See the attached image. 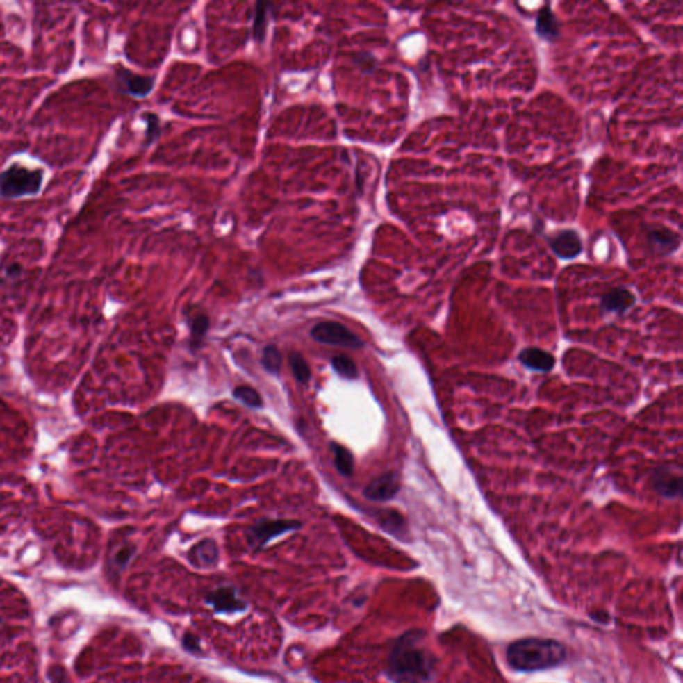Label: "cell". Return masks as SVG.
Wrapping results in <instances>:
<instances>
[{
    "instance_id": "cell-1",
    "label": "cell",
    "mask_w": 683,
    "mask_h": 683,
    "mask_svg": "<svg viewBox=\"0 0 683 683\" xmlns=\"http://www.w3.org/2000/svg\"><path fill=\"white\" fill-rule=\"evenodd\" d=\"M434 659L422 643V634H403L388 657L387 674L397 683H426L433 673Z\"/></svg>"
},
{
    "instance_id": "cell-26",
    "label": "cell",
    "mask_w": 683,
    "mask_h": 683,
    "mask_svg": "<svg viewBox=\"0 0 683 683\" xmlns=\"http://www.w3.org/2000/svg\"><path fill=\"white\" fill-rule=\"evenodd\" d=\"M133 554V546H130V545L123 546L120 550L117 551V555H115V563H117V566L120 567V568H123V567L126 566V565L130 562V559H131Z\"/></svg>"
},
{
    "instance_id": "cell-19",
    "label": "cell",
    "mask_w": 683,
    "mask_h": 683,
    "mask_svg": "<svg viewBox=\"0 0 683 683\" xmlns=\"http://www.w3.org/2000/svg\"><path fill=\"white\" fill-rule=\"evenodd\" d=\"M288 363L295 379L302 384H308L311 378V370L303 355H300L299 352H290Z\"/></svg>"
},
{
    "instance_id": "cell-8",
    "label": "cell",
    "mask_w": 683,
    "mask_h": 683,
    "mask_svg": "<svg viewBox=\"0 0 683 683\" xmlns=\"http://www.w3.org/2000/svg\"><path fill=\"white\" fill-rule=\"evenodd\" d=\"M207 604H210L217 613H239L246 609V603L239 598L236 590L231 586H222L211 591L207 597Z\"/></svg>"
},
{
    "instance_id": "cell-23",
    "label": "cell",
    "mask_w": 683,
    "mask_h": 683,
    "mask_svg": "<svg viewBox=\"0 0 683 683\" xmlns=\"http://www.w3.org/2000/svg\"><path fill=\"white\" fill-rule=\"evenodd\" d=\"M143 119L146 122V133H145V145L146 146H150L151 143H154L162 133V127H161V119L154 114V113H145L143 114Z\"/></svg>"
},
{
    "instance_id": "cell-9",
    "label": "cell",
    "mask_w": 683,
    "mask_h": 683,
    "mask_svg": "<svg viewBox=\"0 0 683 683\" xmlns=\"http://www.w3.org/2000/svg\"><path fill=\"white\" fill-rule=\"evenodd\" d=\"M654 490L665 498H678L682 493V477L671 467H658L651 478Z\"/></svg>"
},
{
    "instance_id": "cell-13",
    "label": "cell",
    "mask_w": 683,
    "mask_h": 683,
    "mask_svg": "<svg viewBox=\"0 0 683 683\" xmlns=\"http://www.w3.org/2000/svg\"><path fill=\"white\" fill-rule=\"evenodd\" d=\"M190 561L198 567L214 566L219 558L217 543L213 539H204L190 551Z\"/></svg>"
},
{
    "instance_id": "cell-22",
    "label": "cell",
    "mask_w": 683,
    "mask_h": 683,
    "mask_svg": "<svg viewBox=\"0 0 683 683\" xmlns=\"http://www.w3.org/2000/svg\"><path fill=\"white\" fill-rule=\"evenodd\" d=\"M262 365L265 367L267 372L270 374H279L281 367H282V354L278 350L277 346L268 345L262 351Z\"/></svg>"
},
{
    "instance_id": "cell-12",
    "label": "cell",
    "mask_w": 683,
    "mask_h": 683,
    "mask_svg": "<svg viewBox=\"0 0 683 683\" xmlns=\"http://www.w3.org/2000/svg\"><path fill=\"white\" fill-rule=\"evenodd\" d=\"M648 240L652 250L664 255L674 252L680 246L678 235L665 227L651 229L650 233H648Z\"/></svg>"
},
{
    "instance_id": "cell-24",
    "label": "cell",
    "mask_w": 683,
    "mask_h": 683,
    "mask_svg": "<svg viewBox=\"0 0 683 683\" xmlns=\"http://www.w3.org/2000/svg\"><path fill=\"white\" fill-rule=\"evenodd\" d=\"M381 525L386 532L398 535L400 536L402 532H404V522L398 513L395 511H387L381 516Z\"/></svg>"
},
{
    "instance_id": "cell-14",
    "label": "cell",
    "mask_w": 683,
    "mask_h": 683,
    "mask_svg": "<svg viewBox=\"0 0 683 683\" xmlns=\"http://www.w3.org/2000/svg\"><path fill=\"white\" fill-rule=\"evenodd\" d=\"M519 361L529 368L536 371H550L555 365V359L548 351L536 347L525 349L519 354Z\"/></svg>"
},
{
    "instance_id": "cell-17",
    "label": "cell",
    "mask_w": 683,
    "mask_h": 683,
    "mask_svg": "<svg viewBox=\"0 0 683 683\" xmlns=\"http://www.w3.org/2000/svg\"><path fill=\"white\" fill-rule=\"evenodd\" d=\"M268 11H270V4L268 3H256L255 8V17L252 23V38L263 43L266 38L267 26H268Z\"/></svg>"
},
{
    "instance_id": "cell-11",
    "label": "cell",
    "mask_w": 683,
    "mask_h": 683,
    "mask_svg": "<svg viewBox=\"0 0 683 683\" xmlns=\"http://www.w3.org/2000/svg\"><path fill=\"white\" fill-rule=\"evenodd\" d=\"M634 303H635V297L632 291L626 288H614L602 297L600 307L606 313L623 314L630 307H633Z\"/></svg>"
},
{
    "instance_id": "cell-20",
    "label": "cell",
    "mask_w": 683,
    "mask_h": 683,
    "mask_svg": "<svg viewBox=\"0 0 683 683\" xmlns=\"http://www.w3.org/2000/svg\"><path fill=\"white\" fill-rule=\"evenodd\" d=\"M331 365L338 375L342 378H346L349 381H354L358 378V367L354 363V361L346 355H338L331 359Z\"/></svg>"
},
{
    "instance_id": "cell-7",
    "label": "cell",
    "mask_w": 683,
    "mask_h": 683,
    "mask_svg": "<svg viewBox=\"0 0 683 683\" xmlns=\"http://www.w3.org/2000/svg\"><path fill=\"white\" fill-rule=\"evenodd\" d=\"M117 81L120 91L135 98H146L154 90L155 84V79L152 76L138 75L127 68L117 69Z\"/></svg>"
},
{
    "instance_id": "cell-6",
    "label": "cell",
    "mask_w": 683,
    "mask_h": 683,
    "mask_svg": "<svg viewBox=\"0 0 683 683\" xmlns=\"http://www.w3.org/2000/svg\"><path fill=\"white\" fill-rule=\"evenodd\" d=\"M400 490V477L397 472H386L367 484L363 495L374 502L393 500Z\"/></svg>"
},
{
    "instance_id": "cell-25",
    "label": "cell",
    "mask_w": 683,
    "mask_h": 683,
    "mask_svg": "<svg viewBox=\"0 0 683 683\" xmlns=\"http://www.w3.org/2000/svg\"><path fill=\"white\" fill-rule=\"evenodd\" d=\"M355 65L359 67L365 72H371L377 67V59L368 54V52H361L354 56Z\"/></svg>"
},
{
    "instance_id": "cell-10",
    "label": "cell",
    "mask_w": 683,
    "mask_h": 683,
    "mask_svg": "<svg viewBox=\"0 0 683 683\" xmlns=\"http://www.w3.org/2000/svg\"><path fill=\"white\" fill-rule=\"evenodd\" d=\"M552 251L562 259H573L582 252V240L574 230H563L550 238Z\"/></svg>"
},
{
    "instance_id": "cell-3",
    "label": "cell",
    "mask_w": 683,
    "mask_h": 683,
    "mask_svg": "<svg viewBox=\"0 0 683 683\" xmlns=\"http://www.w3.org/2000/svg\"><path fill=\"white\" fill-rule=\"evenodd\" d=\"M43 170H28L14 163L0 174V197L3 199H19L38 195L43 186Z\"/></svg>"
},
{
    "instance_id": "cell-15",
    "label": "cell",
    "mask_w": 683,
    "mask_h": 683,
    "mask_svg": "<svg viewBox=\"0 0 683 683\" xmlns=\"http://www.w3.org/2000/svg\"><path fill=\"white\" fill-rule=\"evenodd\" d=\"M535 28H536V33L541 38H543L549 42H552L559 35V26H558L557 17L551 11L549 6H543L539 10L538 17H536Z\"/></svg>"
},
{
    "instance_id": "cell-16",
    "label": "cell",
    "mask_w": 683,
    "mask_h": 683,
    "mask_svg": "<svg viewBox=\"0 0 683 683\" xmlns=\"http://www.w3.org/2000/svg\"><path fill=\"white\" fill-rule=\"evenodd\" d=\"M334 454V463L338 472L343 477H351L354 472V456L350 450L339 443H331Z\"/></svg>"
},
{
    "instance_id": "cell-28",
    "label": "cell",
    "mask_w": 683,
    "mask_h": 683,
    "mask_svg": "<svg viewBox=\"0 0 683 683\" xmlns=\"http://www.w3.org/2000/svg\"><path fill=\"white\" fill-rule=\"evenodd\" d=\"M183 645L184 648H186L187 650L198 651V652L200 651L199 642H198V639H197L194 635H191V634H186V635H184Z\"/></svg>"
},
{
    "instance_id": "cell-18",
    "label": "cell",
    "mask_w": 683,
    "mask_h": 683,
    "mask_svg": "<svg viewBox=\"0 0 683 683\" xmlns=\"http://www.w3.org/2000/svg\"><path fill=\"white\" fill-rule=\"evenodd\" d=\"M188 326H190V335H191V346L199 349L201 340L204 339L206 334L210 327V319L204 314H195L194 317L188 319Z\"/></svg>"
},
{
    "instance_id": "cell-27",
    "label": "cell",
    "mask_w": 683,
    "mask_h": 683,
    "mask_svg": "<svg viewBox=\"0 0 683 683\" xmlns=\"http://www.w3.org/2000/svg\"><path fill=\"white\" fill-rule=\"evenodd\" d=\"M23 268L19 263H11L4 268V275L8 279H17L22 275Z\"/></svg>"
},
{
    "instance_id": "cell-21",
    "label": "cell",
    "mask_w": 683,
    "mask_h": 683,
    "mask_svg": "<svg viewBox=\"0 0 683 683\" xmlns=\"http://www.w3.org/2000/svg\"><path fill=\"white\" fill-rule=\"evenodd\" d=\"M233 397L251 409H261L263 406V400H262L261 394L250 386L235 387L233 388Z\"/></svg>"
},
{
    "instance_id": "cell-5",
    "label": "cell",
    "mask_w": 683,
    "mask_h": 683,
    "mask_svg": "<svg viewBox=\"0 0 683 683\" xmlns=\"http://www.w3.org/2000/svg\"><path fill=\"white\" fill-rule=\"evenodd\" d=\"M300 526L302 523L298 520H286V519L259 520L249 529V539L254 546L263 548L272 539L284 534L295 532Z\"/></svg>"
},
{
    "instance_id": "cell-4",
    "label": "cell",
    "mask_w": 683,
    "mask_h": 683,
    "mask_svg": "<svg viewBox=\"0 0 683 683\" xmlns=\"http://www.w3.org/2000/svg\"><path fill=\"white\" fill-rule=\"evenodd\" d=\"M311 336L322 345L339 346L347 349H362L363 340L352 333L345 324L334 320H326L315 324L311 329Z\"/></svg>"
},
{
    "instance_id": "cell-2",
    "label": "cell",
    "mask_w": 683,
    "mask_h": 683,
    "mask_svg": "<svg viewBox=\"0 0 683 683\" xmlns=\"http://www.w3.org/2000/svg\"><path fill=\"white\" fill-rule=\"evenodd\" d=\"M566 648L554 641L526 638L511 643L507 649V662L517 671L533 673L559 666L566 659Z\"/></svg>"
}]
</instances>
